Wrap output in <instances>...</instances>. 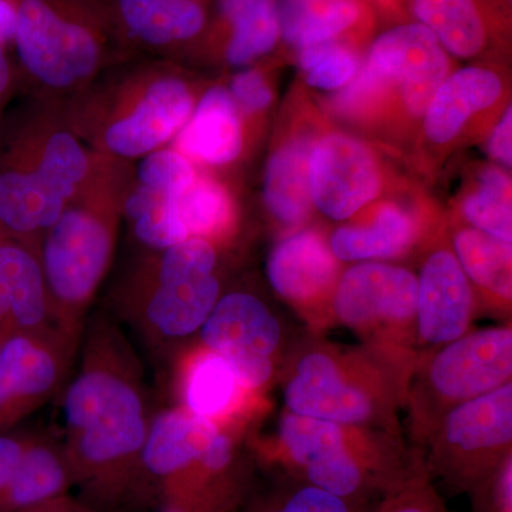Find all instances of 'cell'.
<instances>
[{"label":"cell","instance_id":"6da1fadb","mask_svg":"<svg viewBox=\"0 0 512 512\" xmlns=\"http://www.w3.org/2000/svg\"><path fill=\"white\" fill-rule=\"evenodd\" d=\"M59 393L60 430L74 487L101 512L140 500L151 412L140 360L116 320L93 318Z\"/></svg>","mask_w":512,"mask_h":512},{"label":"cell","instance_id":"7a4b0ae2","mask_svg":"<svg viewBox=\"0 0 512 512\" xmlns=\"http://www.w3.org/2000/svg\"><path fill=\"white\" fill-rule=\"evenodd\" d=\"M109 22L99 0H18L13 40L37 82L72 89L103 62Z\"/></svg>","mask_w":512,"mask_h":512},{"label":"cell","instance_id":"3957f363","mask_svg":"<svg viewBox=\"0 0 512 512\" xmlns=\"http://www.w3.org/2000/svg\"><path fill=\"white\" fill-rule=\"evenodd\" d=\"M349 427L292 412L279 421V443L286 463L303 484L353 503L380 490L387 493L410 471L394 454L370 446Z\"/></svg>","mask_w":512,"mask_h":512},{"label":"cell","instance_id":"277c9868","mask_svg":"<svg viewBox=\"0 0 512 512\" xmlns=\"http://www.w3.org/2000/svg\"><path fill=\"white\" fill-rule=\"evenodd\" d=\"M237 474L235 441L217 423L180 406L154 413L141 453L143 494L187 500Z\"/></svg>","mask_w":512,"mask_h":512},{"label":"cell","instance_id":"5b68a950","mask_svg":"<svg viewBox=\"0 0 512 512\" xmlns=\"http://www.w3.org/2000/svg\"><path fill=\"white\" fill-rule=\"evenodd\" d=\"M116 247V221L93 204L67 205L45 234L39 258L56 322L83 335L84 319Z\"/></svg>","mask_w":512,"mask_h":512},{"label":"cell","instance_id":"8992f818","mask_svg":"<svg viewBox=\"0 0 512 512\" xmlns=\"http://www.w3.org/2000/svg\"><path fill=\"white\" fill-rule=\"evenodd\" d=\"M512 384L454 406L431 440L430 468L458 490L477 491L511 456Z\"/></svg>","mask_w":512,"mask_h":512},{"label":"cell","instance_id":"52a82bcc","mask_svg":"<svg viewBox=\"0 0 512 512\" xmlns=\"http://www.w3.org/2000/svg\"><path fill=\"white\" fill-rule=\"evenodd\" d=\"M80 340L60 326L0 335V433L59 396Z\"/></svg>","mask_w":512,"mask_h":512},{"label":"cell","instance_id":"ba28073f","mask_svg":"<svg viewBox=\"0 0 512 512\" xmlns=\"http://www.w3.org/2000/svg\"><path fill=\"white\" fill-rule=\"evenodd\" d=\"M89 173V157L72 133L47 138L30 171L0 174V225L18 237L45 234Z\"/></svg>","mask_w":512,"mask_h":512},{"label":"cell","instance_id":"9c48e42d","mask_svg":"<svg viewBox=\"0 0 512 512\" xmlns=\"http://www.w3.org/2000/svg\"><path fill=\"white\" fill-rule=\"evenodd\" d=\"M353 360L328 350H311L296 363L285 387L288 412L348 427L382 419L386 400L376 380L357 376Z\"/></svg>","mask_w":512,"mask_h":512},{"label":"cell","instance_id":"30bf717a","mask_svg":"<svg viewBox=\"0 0 512 512\" xmlns=\"http://www.w3.org/2000/svg\"><path fill=\"white\" fill-rule=\"evenodd\" d=\"M198 333L202 348L224 357L251 392L274 376L281 323L258 296L241 291L220 296Z\"/></svg>","mask_w":512,"mask_h":512},{"label":"cell","instance_id":"8fae6325","mask_svg":"<svg viewBox=\"0 0 512 512\" xmlns=\"http://www.w3.org/2000/svg\"><path fill=\"white\" fill-rule=\"evenodd\" d=\"M511 376L512 330L490 328L443 345L431 357L420 386L443 416L457 404L510 383Z\"/></svg>","mask_w":512,"mask_h":512},{"label":"cell","instance_id":"7c38bea8","mask_svg":"<svg viewBox=\"0 0 512 512\" xmlns=\"http://www.w3.org/2000/svg\"><path fill=\"white\" fill-rule=\"evenodd\" d=\"M220 296L215 272L146 279L124 299L123 315L150 345L164 348L200 332Z\"/></svg>","mask_w":512,"mask_h":512},{"label":"cell","instance_id":"4fadbf2b","mask_svg":"<svg viewBox=\"0 0 512 512\" xmlns=\"http://www.w3.org/2000/svg\"><path fill=\"white\" fill-rule=\"evenodd\" d=\"M362 69L383 89L397 84L413 116H424L447 79L450 62L436 36L420 23L387 30L373 43Z\"/></svg>","mask_w":512,"mask_h":512},{"label":"cell","instance_id":"5bb4252c","mask_svg":"<svg viewBox=\"0 0 512 512\" xmlns=\"http://www.w3.org/2000/svg\"><path fill=\"white\" fill-rule=\"evenodd\" d=\"M311 195L330 220L343 221L375 200L382 188L379 163L369 146L346 134L320 138L311 153Z\"/></svg>","mask_w":512,"mask_h":512},{"label":"cell","instance_id":"9a60e30c","mask_svg":"<svg viewBox=\"0 0 512 512\" xmlns=\"http://www.w3.org/2000/svg\"><path fill=\"white\" fill-rule=\"evenodd\" d=\"M417 278L400 266L366 262L339 279L333 311L356 330L403 328L416 318Z\"/></svg>","mask_w":512,"mask_h":512},{"label":"cell","instance_id":"2e32d148","mask_svg":"<svg viewBox=\"0 0 512 512\" xmlns=\"http://www.w3.org/2000/svg\"><path fill=\"white\" fill-rule=\"evenodd\" d=\"M194 110L188 84L163 74L144 87L126 114L104 128L103 146L117 157H144L180 133Z\"/></svg>","mask_w":512,"mask_h":512},{"label":"cell","instance_id":"e0dca14e","mask_svg":"<svg viewBox=\"0 0 512 512\" xmlns=\"http://www.w3.org/2000/svg\"><path fill=\"white\" fill-rule=\"evenodd\" d=\"M473 289L457 256L440 249L417 279L416 322L423 342L446 345L467 333L473 319Z\"/></svg>","mask_w":512,"mask_h":512},{"label":"cell","instance_id":"ac0fdd59","mask_svg":"<svg viewBox=\"0 0 512 512\" xmlns=\"http://www.w3.org/2000/svg\"><path fill=\"white\" fill-rule=\"evenodd\" d=\"M338 258L322 235L312 229L282 239L268 258L266 275L279 296L309 303L325 295L338 276Z\"/></svg>","mask_w":512,"mask_h":512},{"label":"cell","instance_id":"d6986e66","mask_svg":"<svg viewBox=\"0 0 512 512\" xmlns=\"http://www.w3.org/2000/svg\"><path fill=\"white\" fill-rule=\"evenodd\" d=\"M50 326L60 325L37 254L23 245L0 241V335Z\"/></svg>","mask_w":512,"mask_h":512},{"label":"cell","instance_id":"ffe728a7","mask_svg":"<svg viewBox=\"0 0 512 512\" xmlns=\"http://www.w3.org/2000/svg\"><path fill=\"white\" fill-rule=\"evenodd\" d=\"M175 386L178 406L221 427L251 393L224 357L201 345L181 359Z\"/></svg>","mask_w":512,"mask_h":512},{"label":"cell","instance_id":"44dd1931","mask_svg":"<svg viewBox=\"0 0 512 512\" xmlns=\"http://www.w3.org/2000/svg\"><path fill=\"white\" fill-rule=\"evenodd\" d=\"M113 10L130 39L154 49L191 42L207 25V0H114Z\"/></svg>","mask_w":512,"mask_h":512},{"label":"cell","instance_id":"7402d4cb","mask_svg":"<svg viewBox=\"0 0 512 512\" xmlns=\"http://www.w3.org/2000/svg\"><path fill=\"white\" fill-rule=\"evenodd\" d=\"M74 487L62 441L32 434L12 480L0 497V512H19L57 500Z\"/></svg>","mask_w":512,"mask_h":512},{"label":"cell","instance_id":"603a6c76","mask_svg":"<svg viewBox=\"0 0 512 512\" xmlns=\"http://www.w3.org/2000/svg\"><path fill=\"white\" fill-rule=\"evenodd\" d=\"M178 134V148L183 156L205 164L232 163L244 147L237 101L224 87H212Z\"/></svg>","mask_w":512,"mask_h":512},{"label":"cell","instance_id":"cb8c5ba5","mask_svg":"<svg viewBox=\"0 0 512 512\" xmlns=\"http://www.w3.org/2000/svg\"><path fill=\"white\" fill-rule=\"evenodd\" d=\"M503 93L494 72L467 67L447 77L424 113V134L434 144L454 140L474 114L493 106Z\"/></svg>","mask_w":512,"mask_h":512},{"label":"cell","instance_id":"d4e9b609","mask_svg":"<svg viewBox=\"0 0 512 512\" xmlns=\"http://www.w3.org/2000/svg\"><path fill=\"white\" fill-rule=\"evenodd\" d=\"M308 137L293 138L278 148L266 165V208L285 225H299L311 210V153Z\"/></svg>","mask_w":512,"mask_h":512},{"label":"cell","instance_id":"484cf974","mask_svg":"<svg viewBox=\"0 0 512 512\" xmlns=\"http://www.w3.org/2000/svg\"><path fill=\"white\" fill-rule=\"evenodd\" d=\"M417 237L412 215L397 205L387 204L367 225H348L333 232L330 251L338 261H373L403 255Z\"/></svg>","mask_w":512,"mask_h":512},{"label":"cell","instance_id":"4316f807","mask_svg":"<svg viewBox=\"0 0 512 512\" xmlns=\"http://www.w3.org/2000/svg\"><path fill=\"white\" fill-rule=\"evenodd\" d=\"M220 12L227 28L225 59L231 66H248L265 56L282 35L274 0H220Z\"/></svg>","mask_w":512,"mask_h":512},{"label":"cell","instance_id":"83f0119b","mask_svg":"<svg viewBox=\"0 0 512 512\" xmlns=\"http://www.w3.org/2000/svg\"><path fill=\"white\" fill-rule=\"evenodd\" d=\"M413 12L451 55L470 59L483 52L487 26L477 0H413Z\"/></svg>","mask_w":512,"mask_h":512},{"label":"cell","instance_id":"f1b7e54d","mask_svg":"<svg viewBox=\"0 0 512 512\" xmlns=\"http://www.w3.org/2000/svg\"><path fill=\"white\" fill-rule=\"evenodd\" d=\"M362 16L357 0H293L281 13L282 36L289 45H318L336 40Z\"/></svg>","mask_w":512,"mask_h":512},{"label":"cell","instance_id":"f546056e","mask_svg":"<svg viewBox=\"0 0 512 512\" xmlns=\"http://www.w3.org/2000/svg\"><path fill=\"white\" fill-rule=\"evenodd\" d=\"M454 248L467 278L497 298L510 301L512 295L511 242L485 234L480 229H461Z\"/></svg>","mask_w":512,"mask_h":512},{"label":"cell","instance_id":"4dcf8cb0","mask_svg":"<svg viewBox=\"0 0 512 512\" xmlns=\"http://www.w3.org/2000/svg\"><path fill=\"white\" fill-rule=\"evenodd\" d=\"M178 214L188 238L212 241L224 237L234 225L231 195L217 181L195 177L178 198Z\"/></svg>","mask_w":512,"mask_h":512},{"label":"cell","instance_id":"1f68e13d","mask_svg":"<svg viewBox=\"0 0 512 512\" xmlns=\"http://www.w3.org/2000/svg\"><path fill=\"white\" fill-rule=\"evenodd\" d=\"M511 210L510 178L498 168H487L477 191L464 201V217L485 234L512 242Z\"/></svg>","mask_w":512,"mask_h":512},{"label":"cell","instance_id":"d6a6232c","mask_svg":"<svg viewBox=\"0 0 512 512\" xmlns=\"http://www.w3.org/2000/svg\"><path fill=\"white\" fill-rule=\"evenodd\" d=\"M299 66L305 70L309 86L320 90L342 89L360 69L356 53L336 40L302 47Z\"/></svg>","mask_w":512,"mask_h":512},{"label":"cell","instance_id":"836d02e7","mask_svg":"<svg viewBox=\"0 0 512 512\" xmlns=\"http://www.w3.org/2000/svg\"><path fill=\"white\" fill-rule=\"evenodd\" d=\"M195 177L190 160L177 150L151 151L137 167V184L161 194L181 195Z\"/></svg>","mask_w":512,"mask_h":512},{"label":"cell","instance_id":"e575fe53","mask_svg":"<svg viewBox=\"0 0 512 512\" xmlns=\"http://www.w3.org/2000/svg\"><path fill=\"white\" fill-rule=\"evenodd\" d=\"M359 505L302 483L293 490L254 505L248 512H365Z\"/></svg>","mask_w":512,"mask_h":512},{"label":"cell","instance_id":"d590c367","mask_svg":"<svg viewBox=\"0 0 512 512\" xmlns=\"http://www.w3.org/2000/svg\"><path fill=\"white\" fill-rule=\"evenodd\" d=\"M375 512H448L431 487L426 474L410 471L399 484L384 493Z\"/></svg>","mask_w":512,"mask_h":512},{"label":"cell","instance_id":"8d00e7d4","mask_svg":"<svg viewBox=\"0 0 512 512\" xmlns=\"http://www.w3.org/2000/svg\"><path fill=\"white\" fill-rule=\"evenodd\" d=\"M244 481L232 480L197 497L163 503L160 512H229L241 501Z\"/></svg>","mask_w":512,"mask_h":512},{"label":"cell","instance_id":"74e56055","mask_svg":"<svg viewBox=\"0 0 512 512\" xmlns=\"http://www.w3.org/2000/svg\"><path fill=\"white\" fill-rule=\"evenodd\" d=\"M229 93L232 99L238 101L249 113L265 110L272 101L271 89L258 70H244L238 73L232 80Z\"/></svg>","mask_w":512,"mask_h":512},{"label":"cell","instance_id":"f35d334b","mask_svg":"<svg viewBox=\"0 0 512 512\" xmlns=\"http://www.w3.org/2000/svg\"><path fill=\"white\" fill-rule=\"evenodd\" d=\"M30 437L32 434L15 433L12 430L0 433V497L12 480Z\"/></svg>","mask_w":512,"mask_h":512},{"label":"cell","instance_id":"ab89813d","mask_svg":"<svg viewBox=\"0 0 512 512\" xmlns=\"http://www.w3.org/2000/svg\"><path fill=\"white\" fill-rule=\"evenodd\" d=\"M512 114L511 106H508L507 111L501 119L498 126L494 128L493 136L488 143V151L491 157L500 161L505 167L510 168L512 163Z\"/></svg>","mask_w":512,"mask_h":512},{"label":"cell","instance_id":"60d3db41","mask_svg":"<svg viewBox=\"0 0 512 512\" xmlns=\"http://www.w3.org/2000/svg\"><path fill=\"white\" fill-rule=\"evenodd\" d=\"M19 512H101L93 507L92 504L84 501L82 497H73L67 494L57 500L49 501V503L37 505V507L28 508Z\"/></svg>","mask_w":512,"mask_h":512},{"label":"cell","instance_id":"b9f144b4","mask_svg":"<svg viewBox=\"0 0 512 512\" xmlns=\"http://www.w3.org/2000/svg\"><path fill=\"white\" fill-rule=\"evenodd\" d=\"M16 18H18V0H0V45L13 40Z\"/></svg>","mask_w":512,"mask_h":512},{"label":"cell","instance_id":"7bdbcfd3","mask_svg":"<svg viewBox=\"0 0 512 512\" xmlns=\"http://www.w3.org/2000/svg\"><path fill=\"white\" fill-rule=\"evenodd\" d=\"M9 79L10 73L8 59H6L5 52H3V45H0V99H2L6 87H8Z\"/></svg>","mask_w":512,"mask_h":512}]
</instances>
